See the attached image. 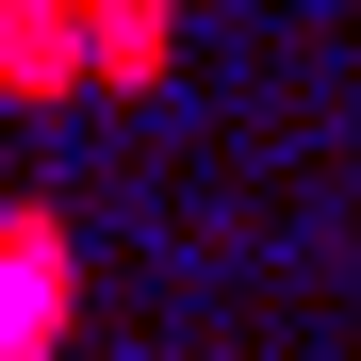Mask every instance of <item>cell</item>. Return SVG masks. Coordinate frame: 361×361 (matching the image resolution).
<instances>
[{
  "label": "cell",
  "mask_w": 361,
  "mask_h": 361,
  "mask_svg": "<svg viewBox=\"0 0 361 361\" xmlns=\"http://www.w3.org/2000/svg\"><path fill=\"white\" fill-rule=\"evenodd\" d=\"M49 345V247H0V361Z\"/></svg>",
  "instance_id": "6da1fadb"
}]
</instances>
